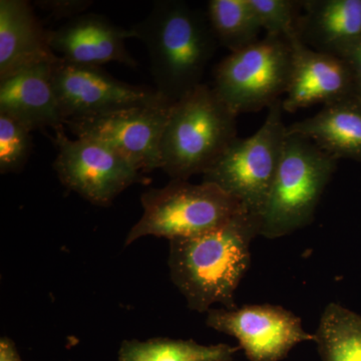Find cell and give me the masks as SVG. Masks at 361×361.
Masks as SVG:
<instances>
[{
  "label": "cell",
  "mask_w": 361,
  "mask_h": 361,
  "mask_svg": "<svg viewBox=\"0 0 361 361\" xmlns=\"http://www.w3.org/2000/svg\"><path fill=\"white\" fill-rule=\"evenodd\" d=\"M259 235V216L243 210L212 231L170 240L171 279L189 310L208 312L215 303L237 308L235 292L250 267L251 243Z\"/></svg>",
  "instance_id": "6da1fadb"
},
{
  "label": "cell",
  "mask_w": 361,
  "mask_h": 361,
  "mask_svg": "<svg viewBox=\"0 0 361 361\" xmlns=\"http://www.w3.org/2000/svg\"><path fill=\"white\" fill-rule=\"evenodd\" d=\"M148 52L156 90L171 104L202 84L218 42L206 13L182 0H159L132 26Z\"/></svg>",
  "instance_id": "7a4b0ae2"
},
{
  "label": "cell",
  "mask_w": 361,
  "mask_h": 361,
  "mask_svg": "<svg viewBox=\"0 0 361 361\" xmlns=\"http://www.w3.org/2000/svg\"><path fill=\"white\" fill-rule=\"evenodd\" d=\"M238 116L201 84L173 104L160 145L161 169L172 180L203 175L237 135Z\"/></svg>",
  "instance_id": "3957f363"
},
{
  "label": "cell",
  "mask_w": 361,
  "mask_h": 361,
  "mask_svg": "<svg viewBox=\"0 0 361 361\" xmlns=\"http://www.w3.org/2000/svg\"><path fill=\"white\" fill-rule=\"evenodd\" d=\"M337 160L307 137L287 132L281 160L259 214L260 236L282 238L312 223Z\"/></svg>",
  "instance_id": "277c9868"
},
{
  "label": "cell",
  "mask_w": 361,
  "mask_h": 361,
  "mask_svg": "<svg viewBox=\"0 0 361 361\" xmlns=\"http://www.w3.org/2000/svg\"><path fill=\"white\" fill-rule=\"evenodd\" d=\"M142 216L130 230L125 245L146 236L176 238L212 231L246 210L236 199L209 183L171 180L167 186L142 194Z\"/></svg>",
  "instance_id": "5b68a950"
},
{
  "label": "cell",
  "mask_w": 361,
  "mask_h": 361,
  "mask_svg": "<svg viewBox=\"0 0 361 361\" xmlns=\"http://www.w3.org/2000/svg\"><path fill=\"white\" fill-rule=\"evenodd\" d=\"M283 111L282 99L275 102L260 129L251 137H237L202 175V182L220 188L259 216L281 160L287 135Z\"/></svg>",
  "instance_id": "8992f818"
},
{
  "label": "cell",
  "mask_w": 361,
  "mask_h": 361,
  "mask_svg": "<svg viewBox=\"0 0 361 361\" xmlns=\"http://www.w3.org/2000/svg\"><path fill=\"white\" fill-rule=\"evenodd\" d=\"M292 71L290 42L265 37L218 63L213 89L237 116L269 108L286 94Z\"/></svg>",
  "instance_id": "52a82bcc"
},
{
  "label": "cell",
  "mask_w": 361,
  "mask_h": 361,
  "mask_svg": "<svg viewBox=\"0 0 361 361\" xmlns=\"http://www.w3.org/2000/svg\"><path fill=\"white\" fill-rule=\"evenodd\" d=\"M54 169L61 184L96 206L109 207L125 190L147 178L129 161L99 142L71 140L63 127L54 129Z\"/></svg>",
  "instance_id": "ba28073f"
},
{
  "label": "cell",
  "mask_w": 361,
  "mask_h": 361,
  "mask_svg": "<svg viewBox=\"0 0 361 361\" xmlns=\"http://www.w3.org/2000/svg\"><path fill=\"white\" fill-rule=\"evenodd\" d=\"M173 104L132 106L66 121L75 137L104 145L142 174L161 169L160 145Z\"/></svg>",
  "instance_id": "9c48e42d"
},
{
  "label": "cell",
  "mask_w": 361,
  "mask_h": 361,
  "mask_svg": "<svg viewBox=\"0 0 361 361\" xmlns=\"http://www.w3.org/2000/svg\"><path fill=\"white\" fill-rule=\"evenodd\" d=\"M51 77L65 123L167 102L156 90L116 80L99 66L75 65L61 58L52 63Z\"/></svg>",
  "instance_id": "30bf717a"
},
{
  "label": "cell",
  "mask_w": 361,
  "mask_h": 361,
  "mask_svg": "<svg viewBox=\"0 0 361 361\" xmlns=\"http://www.w3.org/2000/svg\"><path fill=\"white\" fill-rule=\"evenodd\" d=\"M206 324L236 338L249 361H280L299 343L315 339L304 330L300 317L271 304L210 310Z\"/></svg>",
  "instance_id": "8fae6325"
},
{
  "label": "cell",
  "mask_w": 361,
  "mask_h": 361,
  "mask_svg": "<svg viewBox=\"0 0 361 361\" xmlns=\"http://www.w3.org/2000/svg\"><path fill=\"white\" fill-rule=\"evenodd\" d=\"M130 39H135L133 27L114 25L96 13L82 14L49 32V44L59 58L75 65L99 68L109 63L135 68L137 61L126 47Z\"/></svg>",
  "instance_id": "7c38bea8"
},
{
  "label": "cell",
  "mask_w": 361,
  "mask_h": 361,
  "mask_svg": "<svg viewBox=\"0 0 361 361\" xmlns=\"http://www.w3.org/2000/svg\"><path fill=\"white\" fill-rule=\"evenodd\" d=\"M292 49L290 82L282 108L295 113L314 104L334 103L353 96L355 80L345 61L313 51L298 39L288 40Z\"/></svg>",
  "instance_id": "4fadbf2b"
},
{
  "label": "cell",
  "mask_w": 361,
  "mask_h": 361,
  "mask_svg": "<svg viewBox=\"0 0 361 361\" xmlns=\"http://www.w3.org/2000/svg\"><path fill=\"white\" fill-rule=\"evenodd\" d=\"M52 63L28 66L0 80V114L16 118L32 132L66 125L52 84Z\"/></svg>",
  "instance_id": "5bb4252c"
},
{
  "label": "cell",
  "mask_w": 361,
  "mask_h": 361,
  "mask_svg": "<svg viewBox=\"0 0 361 361\" xmlns=\"http://www.w3.org/2000/svg\"><path fill=\"white\" fill-rule=\"evenodd\" d=\"M297 37L313 51L342 58L361 42V0H303Z\"/></svg>",
  "instance_id": "9a60e30c"
},
{
  "label": "cell",
  "mask_w": 361,
  "mask_h": 361,
  "mask_svg": "<svg viewBox=\"0 0 361 361\" xmlns=\"http://www.w3.org/2000/svg\"><path fill=\"white\" fill-rule=\"evenodd\" d=\"M49 32L25 0H0V80L23 68L59 59Z\"/></svg>",
  "instance_id": "2e32d148"
},
{
  "label": "cell",
  "mask_w": 361,
  "mask_h": 361,
  "mask_svg": "<svg viewBox=\"0 0 361 361\" xmlns=\"http://www.w3.org/2000/svg\"><path fill=\"white\" fill-rule=\"evenodd\" d=\"M332 158L361 161V103L350 96L326 104L314 116L287 126Z\"/></svg>",
  "instance_id": "e0dca14e"
},
{
  "label": "cell",
  "mask_w": 361,
  "mask_h": 361,
  "mask_svg": "<svg viewBox=\"0 0 361 361\" xmlns=\"http://www.w3.org/2000/svg\"><path fill=\"white\" fill-rule=\"evenodd\" d=\"M240 349L225 343L203 345L192 339H130L121 344L118 361H233Z\"/></svg>",
  "instance_id": "ac0fdd59"
},
{
  "label": "cell",
  "mask_w": 361,
  "mask_h": 361,
  "mask_svg": "<svg viewBox=\"0 0 361 361\" xmlns=\"http://www.w3.org/2000/svg\"><path fill=\"white\" fill-rule=\"evenodd\" d=\"M314 337L322 361H361V315L355 311L329 303Z\"/></svg>",
  "instance_id": "d6986e66"
},
{
  "label": "cell",
  "mask_w": 361,
  "mask_h": 361,
  "mask_svg": "<svg viewBox=\"0 0 361 361\" xmlns=\"http://www.w3.org/2000/svg\"><path fill=\"white\" fill-rule=\"evenodd\" d=\"M206 14L218 44L230 52L258 42L262 30L249 0H210Z\"/></svg>",
  "instance_id": "ffe728a7"
},
{
  "label": "cell",
  "mask_w": 361,
  "mask_h": 361,
  "mask_svg": "<svg viewBox=\"0 0 361 361\" xmlns=\"http://www.w3.org/2000/svg\"><path fill=\"white\" fill-rule=\"evenodd\" d=\"M32 151V130L16 118L0 114V173H20Z\"/></svg>",
  "instance_id": "44dd1931"
},
{
  "label": "cell",
  "mask_w": 361,
  "mask_h": 361,
  "mask_svg": "<svg viewBox=\"0 0 361 361\" xmlns=\"http://www.w3.org/2000/svg\"><path fill=\"white\" fill-rule=\"evenodd\" d=\"M266 37L289 40L297 35L300 1L294 0H249Z\"/></svg>",
  "instance_id": "7402d4cb"
},
{
  "label": "cell",
  "mask_w": 361,
  "mask_h": 361,
  "mask_svg": "<svg viewBox=\"0 0 361 361\" xmlns=\"http://www.w3.org/2000/svg\"><path fill=\"white\" fill-rule=\"evenodd\" d=\"M94 2L92 0H39L35 6L56 20H73L84 14Z\"/></svg>",
  "instance_id": "603a6c76"
},
{
  "label": "cell",
  "mask_w": 361,
  "mask_h": 361,
  "mask_svg": "<svg viewBox=\"0 0 361 361\" xmlns=\"http://www.w3.org/2000/svg\"><path fill=\"white\" fill-rule=\"evenodd\" d=\"M345 61L355 80H361V42L349 49L341 58Z\"/></svg>",
  "instance_id": "cb8c5ba5"
},
{
  "label": "cell",
  "mask_w": 361,
  "mask_h": 361,
  "mask_svg": "<svg viewBox=\"0 0 361 361\" xmlns=\"http://www.w3.org/2000/svg\"><path fill=\"white\" fill-rule=\"evenodd\" d=\"M0 361H21L16 343L6 336L0 338Z\"/></svg>",
  "instance_id": "d4e9b609"
},
{
  "label": "cell",
  "mask_w": 361,
  "mask_h": 361,
  "mask_svg": "<svg viewBox=\"0 0 361 361\" xmlns=\"http://www.w3.org/2000/svg\"><path fill=\"white\" fill-rule=\"evenodd\" d=\"M353 96L361 103V80H355V87H353Z\"/></svg>",
  "instance_id": "484cf974"
}]
</instances>
